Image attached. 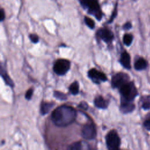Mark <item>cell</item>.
<instances>
[{
	"instance_id": "6da1fadb",
	"label": "cell",
	"mask_w": 150,
	"mask_h": 150,
	"mask_svg": "<svg viewBox=\"0 0 150 150\" xmlns=\"http://www.w3.org/2000/svg\"><path fill=\"white\" fill-rule=\"evenodd\" d=\"M76 115V111L74 108L71 106L63 105L53 111L51 119L55 125L66 127L74 121Z\"/></svg>"
},
{
	"instance_id": "7a4b0ae2",
	"label": "cell",
	"mask_w": 150,
	"mask_h": 150,
	"mask_svg": "<svg viewBox=\"0 0 150 150\" xmlns=\"http://www.w3.org/2000/svg\"><path fill=\"white\" fill-rule=\"evenodd\" d=\"M121 94V101L132 102L137 96L138 92L132 82H128L120 88Z\"/></svg>"
},
{
	"instance_id": "3957f363",
	"label": "cell",
	"mask_w": 150,
	"mask_h": 150,
	"mask_svg": "<svg viewBox=\"0 0 150 150\" xmlns=\"http://www.w3.org/2000/svg\"><path fill=\"white\" fill-rule=\"evenodd\" d=\"M79 1L83 8L88 10V13L94 15L97 19H101L102 13L98 0H79Z\"/></svg>"
},
{
	"instance_id": "277c9868",
	"label": "cell",
	"mask_w": 150,
	"mask_h": 150,
	"mask_svg": "<svg viewBox=\"0 0 150 150\" xmlns=\"http://www.w3.org/2000/svg\"><path fill=\"white\" fill-rule=\"evenodd\" d=\"M106 144L109 149H117L120 145V139L115 130L110 131L107 135Z\"/></svg>"
},
{
	"instance_id": "5b68a950",
	"label": "cell",
	"mask_w": 150,
	"mask_h": 150,
	"mask_svg": "<svg viewBox=\"0 0 150 150\" xmlns=\"http://www.w3.org/2000/svg\"><path fill=\"white\" fill-rule=\"evenodd\" d=\"M70 62L66 59L57 60L53 66V70L57 74L62 76L65 74L70 69Z\"/></svg>"
},
{
	"instance_id": "8992f818",
	"label": "cell",
	"mask_w": 150,
	"mask_h": 150,
	"mask_svg": "<svg viewBox=\"0 0 150 150\" xmlns=\"http://www.w3.org/2000/svg\"><path fill=\"white\" fill-rule=\"evenodd\" d=\"M96 128L93 123L85 124L81 129V136L86 139H93L96 137Z\"/></svg>"
},
{
	"instance_id": "52a82bcc",
	"label": "cell",
	"mask_w": 150,
	"mask_h": 150,
	"mask_svg": "<svg viewBox=\"0 0 150 150\" xmlns=\"http://www.w3.org/2000/svg\"><path fill=\"white\" fill-rule=\"evenodd\" d=\"M129 76L124 73H119L112 76L111 79L112 86L114 88H120L124 84L129 82Z\"/></svg>"
},
{
	"instance_id": "ba28073f",
	"label": "cell",
	"mask_w": 150,
	"mask_h": 150,
	"mask_svg": "<svg viewBox=\"0 0 150 150\" xmlns=\"http://www.w3.org/2000/svg\"><path fill=\"white\" fill-rule=\"evenodd\" d=\"M88 77L96 83H100L102 81H107V79L105 75L101 72L98 71L96 69H91L88 72Z\"/></svg>"
},
{
	"instance_id": "9c48e42d",
	"label": "cell",
	"mask_w": 150,
	"mask_h": 150,
	"mask_svg": "<svg viewBox=\"0 0 150 150\" xmlns=\"http://www.w3.org/2000/svg\"><path fill=\"white\" fill-rule=\"evenodd\" d=\"M97 35L101 39L106 43L111 42L114 38L113 33L110 30L105 28L99 29L97 32Z\"/></svg>"
},
{
	"instance_id": "30bf717a",
	"label": "cell",
	"mask_w": 150,
	"mask_h": 150,
	"mask_svg": "<svg viewBox=\"0 0 150 150\" xmlns=\"http://www.w3.org/2000/svg\"><path fill=\"white\" fill-rule=\"evenodd\" d=\"M120 62L121 64L124 67L125 69H131V63H130V56L129 54L124 52L121 54V58H120Z\"/></svg>"
},
{
	"instance_id": "8fae6325",
	"label": "cell",
	"mask_w": 150,
	"mask_h": 150,
	"mask_svg": "<svg viewBox=\"0 0 150 150\" xmlns=\"http://www.w3.org/2000/svg\"><path fill=\"white\" fill-rule=\"evenodd\" d=\"M135 108L134 104L131 102L121 101V111L124 113H128L132 111Z\"/></svg>"
},
{
	"instance_id": "7c38bea8",
	"label": "cell",
	"mask_w": 150,
	"mask_h": 150,
	"mask_svg": "<svg viewBox=\"0 0 150 150\" xmlns=\"http://www.w3.org/2000/svg\"><path fill=\"white\" fill-rule=\"evenodd\" d=\"M95 105L99 108H106L108 106V101L105 100L102 96H98L94 99Z\"/></svg>"
},
{
	"instance_id": "4fadbf2b",
	"label": "cell",
	"mask_w": 150,
	"mask_h": 150,
	"mask_svg": "<svg viewBox=\"0 0 150 150\" xmlns=\"http://www.w3.org/2000/svg\"><path fill=\"white\" fill-rule=\"evenodd\" d=\"M86 143L82 142V141H78L74 142L70 145L68 147V149H88V145H85Z\"/></svg>"
},
{
	"instance_id": "5bb4252c",
	"label": "cell",
	"mask_w": 150,
	"mask_h": 150,
	"mask_svg": "<svg viewBox=\"0 0 150 150\" xmlns=\"http://www.w3.org/2000/svg\"><path fill=\"white\" fill-rule=\"evenodd\" d=\"M54 103L42 102L40 105V112L42 115H45L49 112L50 109L54 106Z\"/></svg>"
},
{
	"instance_id": "9a60e30c",
	"label": "cell",
	"mask_w": 150,
	"mask_h": 150,
	"mask_svg": "<svg viewBox=\"0 0 150 150\" xmlns=\"http://www.w3.org/2000/svg\"><path fill=\"white\" fill-rule=\"evenodd\" d=\"M147 66L146 60L143 58H139L135 62L134 67L137 70H141L145 69Z\"/></svg>"
},
{
	"instance_id": "2e32d148",
	"label": "cell",
	"mask_w": 150,
	"mask_h": 150,
	"mask_svg": "<svg viewBox=\"0 0 150 150\" xmlns=\"http://www.w3.org/2000/svg\"><path fill=\"white\" fill-rule=\"evenodd\" d=\"M1 76L4 78V81H5L6 84H8V85H9V86H10L11 87L13 86V85H14L13 84V82L11 79V78L8 76V75L6 73L5 70H3V69L2 67H1Z\"/></svg>"
},
{
	"instance_id": "e0dca14e",
	"label": "cell",
	"mask_w": 150,
	"mask_h": 150,
	"mask_svg": "<svg viewBox=\"0 0 150 150\" xmlns=\"http://www.w3.org/2000/svg\"><path fill=\"white\" fill-rule=\"evenodd\" d=\"M79 83L77 81H74L73 83L71 84V85L69 87V91L70 92L73 94L76 95L79 93Z\"/></svg>"
},
{
	"instance_id": "ac0fdd59",
	"label": "cell",
	"mask_w": 150,
	"mask_h": 150,
	"mask_svg": "<svg viewBox=\"0 0 150 150\" xmlns=\"http://www.w3.org/2000/svg\"><path fill=\"white\" fill-rule=\"evenodd\" d=\"M142 107L145 110L150 109V95L146 96L142 99Z\"/></svg>"
},
{
	"instance_id": "d6986e66",
	"label": "cell",
	"mask_w": 150,
	"mask_h": 150,
	"mask_svg": "<svg viewBox=\"0 0 150 150\" xmlns=\"http://www.w3.org/2000/svg\"><path fill=\"white\" fill-rule=\"evenodd\" d=\"M133 36L131 34H125L123 37L124 43L127 46H129L132 41Z\"/></svg>"
},
{
	"instance_id": "ffe728a7",
	"label": "cell",
	"mask_w": 150,
	"mask_h": 150,
	"mask_svg": "<svg viewBox=\"0 0 150 150\" xmlns=\"http://www.w3.org/2000/svg\"><path fill=\"white\" fill-rule=\"evenodd\" d=\"M84 20V22H85L86 24L87 25V26L88 27H89L90 29H93L94 28V26H95L94 22L91 18H90L87 16H85Z\"/></svg>"
},
{
	"instance_id": "44dd1931",
	"label": "cell",
	"mask_w": 150,
	"mask_h": 150,
	"mask_svg": "<svg viewBox=\"0 0 150 150\" xmlns=\"http://www.w3.org/2000/svg\"><path fill=\"white\" fill-rule=\"evenodd\" d=\"M54 96L60 100H65L67 99V96H66V94H64L63 93H61L60 91H55L54 92Z\"/></svg>"
},
{
	"instance_id": "7402d4cb",
	"label": "cell",
	"mask_w": 150,
	"mask_h": 150,
	"mask_svg": "<svg viewBox=\"0 0 150 150\" xmlns=\"http://www.w3.org/2000/svg\"><path fill=\"white\" fill-rule=\"evenodd\" d=\"M29 39L34 43H36L39 41V37L35 34H30L29 35Z\"/></svg>"
},
{
	"instance_id": "603a6c76",
	"label": "cell",
	"mask_w": 150,
	"mask_h": 150,
	"mask_svg": "<svg viewBox=\"0 0 150 150\" xmlns=\"http://www.w3.org/2000/svg\"><path fill=\"white\" fill-rule=\"evenodd\" d=\"M33 89L32 88H30L29 89L26 94H25V98L27 99V100H30L32 97V94H33Z\"/></svg>"
},
{
	"instance_id": "cb8c5ba5",
	"label": "cell",
	"mask_w": 150,
	"mask_h": 150,
	"mask_svg": "<svg viewBox=\"0 0 150 150\" xmlns=\"http://www.w3.org/2000/svg\"><path fill=\"white\" fill-rule=\"evenodd\" d=\"M78 107H79V108H82V109L85 110H86L87 109V108H88L87 104L86 102H84V101L81 102V103H80V104L78 105Z\"/></svg>"
},
{
	"instance_id": "d4e9b609",
	"label": "cell",
	"mask_w": 150,
	"mask_h": 150,
	"mask_svg": "<svg viewBox=\"0 0 150 150\" xmlns=\"http://www.w3.org/2000/svg\"><path fill=\"white\" fill-rule=\"evenodd\" d=\"M144 125L146 129L150 131V120H147L145 121L144 123Z\"/></svg>"
},
{
	"instance_id": "484cf974",
	"label": "cell",
	"mask_w": 150,
	"mask_h": 150,
	"mask_svg": "<svg viewBox=\"0 0 150 150\" xmlns=\"http://www.w3.org/2000/svg\"><path fill=\"white\" fill-rule=\"evenodd\" d=\"M0 19L1 21H3L4 19H5V12L3 9H1L0 11Z\"/></svg>"
},
{
	"instance_id": "4316f807",
	"label": "cell",
	"mask_w": 150,
	"mask_h": 150,
	"mask_svg": "<svg viewBox=\"0 0 150 150\" xmlns=\"http://www.w3.org/2000/svg\"><path fill=\"white\" fill-rule=\"evenodd\" d=\"M131 27H132V25H131V23H129V22H127V23H126L124 25L123 28H124V29H127V30H128V29H129Z\"/></svg>"
}]
</instances>
